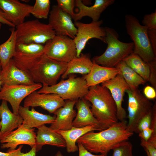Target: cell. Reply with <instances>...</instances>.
<instances>
[{"instance_id": "obj_14", "label": "cell", "mask_w": 156, "mask_h": 156, "mask_svg": "<svg viewBox=\"0 0 156 156\" xmlns=\"http://www.w3.org/2000/svg\"><path fill=\"white\" fill-rule=\"evenodd\" d=\"M36 134L35 129H27L22 124L0 140L2 148H9L8 151L15 149L21 144L29 145L32 148L36 145Z\"/></svg>"}, {"instance_id": "obj_40", "label": "cell", "mask_w": 156, "mask_h": 156, "mask_svg": "<svg viewBox=\"0 0 156 156\" xmlns=\"http://www.w3.org/2000/svg\"><path fill=\"white\" fill-rule=\"evenodd\" d=\"M153 131L150 128L146 129L138 133V136L140 138L141 140L147 142L151 138Z\"/></svg>"}, {"instance_id": "obj_15", "label": "cell", "mask_w": 156, "mask_h": 156, "mask_svg": "<svg viewBox=\"0 0 156 156\" xmlns=\"http://www.w3.org/2000/svg\"><path fill=\"white\" fill-rule=\"evenodd\" d=\"M101 86L107 88L109 91L117 107V118L120 121L125 120L127 113L122 107L123 97L126 90L129 88L120 74L114 78L101 83Z\"/></svg>"}, {"instance_id": "obj_39", "label": "cell", "mask_w": 156, "mask_h": 156, "mask_svg": "<svg viewBox=\"0 0 156 156\" xmlns=\"http://www.w3.org/2000/svg\"><path fill=\"white\" fill-rule=\"evenodd\" d=\"M148 34L152 49L156 56V30H148Z\"/></svg>"}, {"instance_id": "obj_42", "label": "cell", "mask_w": 156, "mask_h": 156, "mask_svg": "<svg viewBox=\"0 0 156 156\" xmlns=\"http://www.w3.org/2000/svg\"><path fill=\"white\" fill-rule=\"evenodd\" d=\"M0 23L12 27H15L14 25L9 21L5 14L0 8Z\"/></svg>"}, {"instance_id": "obj_34", "label": "cell", "mask_w": 156, "mask_h": 156, "mask_svg": "<svg viewBox=\"0 0 156 156\" xmlns=\"http://www.w3.org/2000/svg\"><path fill=\"white\" fill-rule=\"evenodd\" d=\"M143 25L146 26L148 30H156V11L150 14H145L142 22Z\"/></svg>"}, {"instance_id": "obj_3", "label": "cell", "mask_w": 156, "mask_h": 156, "mask_svg": "<svg viewBox=\"0 0 156 156\" xmlns=\"http://www.w3.org/2000/svg\"><path fill=\"white\" fill-rule=\"evenodd\" d=\"M84 98L91 103V112L103 130L118 122L116 103L107 88L99 84L90 87Z\"/></svg>"}, {"instance_id": "obj_13", "label": "cell", "mask_w": 156, "mask_h": 156, "mask_svg": "<svg viewBox=\"0 0 156 156\" xmlns=\"http://www.w3.org/2000/svg\"><path fill=\"white\" fill-rule=\"evenodd\" d=\"M65 101L58 95L53 93H39L36 91L30 94L25 99L23 107H40L50 113H54L63 107Z\"/></svg>"}, {"instance_id": "obj_1", "label": "cell", "mask_w": 156, "mask_h": 156, "mask_svg": "<svg viewBox=\"0 0 156 156\" xmlns=\"http://www.w3.org/2000/svg\"><path fill=\"white\" fill-rule=\"evenodd\" d=\"M12 59L15 65L25 72L35 83L48 86L57 83L66 70L68 65L51 59L44 53L30 55L16 51Z\"/></svg>"}, {"instance_id": "obj_26", "label": "cell", "mask_w": 156, "mask_h": 156, "mask_svg": "<svg viewBox=\"0 0 156 156\" xmlns=\"http://www.w3.org/2000/svg\"><path fill=\"white\" fill-rule=\"evenodd\" d=\"M67 64L66 70L61 76L63 79L75 73L87 75L90 71L93 65L90 55L88 53H81L79 57H75Z\"/></svg>"}, {"instance_id": "obj_38", "label": "cell", "mask_w": 156, "mask_h": 156, "mask_svg": "<svg viewBox=\"0 0 156 156\" xmlns=\"http://www.w3.org/2000/svg\"><path fill=\"white\" fill-rule=\"evenodd\" d=\"M155 90L152 86H147L143 89L144 95L149 100L154 99L156 97Z\"/></svg>"}, {"instance_id": "obj_43", "label": "cell", "mask_w": 156, "mask_h": 156, "mask_svg": "<svg viewBox=\"0 0 156 156\" xmlns=\"http://www.w3.org/2000/svg\"><path fill=\"white\" fill-rule=\"evenodd\" d=\"M23 146L21 145L17 149L8 151L6 153L0 151V156H16L18 152L21 150Z\"/></svg>"}, {"instance_id": "obj_21", "label": "cell", "mask_w": 156, "mask_h": 156, "mask_svg": "<svg viewBox=\"0 0 156 156\" xmlns=\"http://www.w3.org/2000/svg\"><path fill=\"white\" fill-rule=\"evenodd\" d=\"M75 105L77 112L73 121V127L80 128L94 125L103 130L91 112L90 102L83 98L77 100Z\"/></svg>"}, {"instance_id": "obj_8", "label": "cell", "mask_w": 156, "mask_h": 156, "mask_svg": "<svg viewBox=\"0 0 156 156\" xmlns=\"http://www.w3.org/2000/svg\"><path fill=\"white\" fill-rule=\"evenodd\" d=\"M126 92L128 95L129 120L127 129L129 132L135 133L139 122L152 110L153 105L138 89L134 90L128 89Z\"/></svg>"}, {"instance_id": "obj_46", "label": "cell", "mask_w": 156, "mask_h": 156, "mask_svg": "<svg viewBox=\"0 0 156 156\" xmlns=\"http://www.w3.org/2000/svg\"><path fill=\"white\" fill-rule=\"evenodd\" d=\"M1 68L0 67V89L1 88V86H2V83L1 80V76H0V72L1 70Z\"/></svg>"}, {"instance_id": "obj_12", "label": "cell", "mask_w": 156, "mask_h": 156, "mask_svg": "<svg viewBox=\"0 0 156 156\" xmlns=\"http://www.w3.org/2000/svg\"><path fill=\"white\" fill-rule=\"evenodd\" d=\"M49 17V24L56 35L66 36L73 39L74 38L77 29L70 16L62 11L57 5H54Z\"/></svg>"}, {"instance_id": "obj_4", "label": "cell", "mask_w": 156, "mask_h": 156, "mask_svg": "<svg viewBox=\"0 0 156 156\" xmlns=\"http://www.w3.org/2000/svg\"><path fill=\"white\" fill-rule=\"evenodd\" d=\"M104 28L105 43L107 44V48L102 55L94 57L92 61L102 66L114 67L133 52L134 44L133 42L120 41L118 33L114 29L108 27Z\"/></svg>"}, {"instance_id": "obj_6", "label": "cell", "mask_w": 156, "mask_h": 156, "mask_svg": "<svg viewBox=\"0 0 156 156\" xmlns=\"http://www.w3.org/2000/svg\"><path fill=\"white\" fill-rule=\"evenodd\" d=\"M16 43L45 44L56 36L51 25L38 20L24 21L16 26Z\"/></svg>"}, {"instance_id": "obj_41", "label": "cell", "mask_w": 156, "mask_h": 156, "mask_svg": "<svg viewBox=\"0 0 156 156\" xmlns=\"http://www.w3.org/2000/svg\"><path fill=\"white\" fill-rule=\"evenodd\" d=\"M77 146L79 151V156H105L104 155H94L92 154L86 149L80 143H77Z\"/></svg>"}, {"instance_id": "obj_22", "label": "cell", "mask_w": 156, "mask_h": 156, "mask_svg": "<svg viewBox=\"0 0 156 156\" xmlns=\"http://www.w3.org/2000/svg\"><path fill=\"white\" fill-rule=\"evenodd\" d=\"M92 62L93 65L90 71L83 76L89 88L111 79L120 73L119 70L115 67L103 66Z\"/></svg>"}, {"instance_id": "obj_33", "label": "cell", "mask_w": 156, "mask_h": 156, "mask_svg": "<svg viewBox=\"0 0 156 156\" xmlns=\"http://www.w3.org/2000/svg\"><path fill=\"white\" fill-rule=\"evenodd\" d=\"M57 5L59 8L73 18L75 13L74 12L75 0H57Z\"/></svg>"}, {"instance_id": "obj_28", "label": "cell", "mask_w": 156, "mask_h": 156, "mask_svg": "<svg viewBox=\"0 0 156 156\" xmlns=\"http://www.w3.org/2000/svg\"><path fill=\"white\" fill-rule=\"evenodd\" d=\"M10 35L8 39L0 45V61L1 68L12 58L16 51V31L14 27L10 29Z\"/></svg>"}, {"instance_id": "obj_5", "label": "cell", "mask_w": 156, "mask_h": 156, "mask_svg": "<svg viewBox=\"0 0 156 156\" xmlns=\"http://www.w3.org/2000/svg\"><path fill=\"white\" fill-rule=\"evenodd\" d=\"M125 20L127 33L134 44L133 52L147 63L156 61V56L149 41L147 28L141 25L138 18L132 15L126 14Z\"/></svg>"}, {"instance_id": "obj_7", "label": "cell", "mask_w": 156, "mask_h": 156, "mask_svg": "<svg viewBox=\"0 0 156 156\" xmlns=\"http://www.w3.org/2000/svg\"><path fill=\"white\" fill-rule=\"evenodd\" d=\"M88 90L83 76L76 77L71 74L67 79H62L54 85H42L37 92L39 93L56 94L64 100L77 101L84 98Z\"/></svg>"}, {"instance_id": "obj_20", "label": "cell", "mask_w": 156, "mask_h": 156, "mask_svg": "<svg viewBox=\"0 0 156 156\" xmlns=\"http://www.w3.org/2000/svg\"><path fill=\"white\" fill-rule=\"evenodd\" d=\"M18 114L22 118L23 126L27 129L37 128L47 124L53 123L56 116L43 114L36 111L34 107L29 110V107L20 106L18 112Z\"/></svg>"}, {"instance_id": "obj_25", "label": "cell", "mask_w": 156, "mask_h": 156, "mask_svg": "<svg viewBox=\"0 0 156 156\" xmlns=\"http://www.w3.org/2000/svg\"><path fill=\"white\" fill-rule=\"evenodd\" d=\"M103 130L101 128L95 126L89 125L80 128L73 127L69 130H59L56 131L60 134L64 140L67 152L71 153L75 152L78 150V146L76 145V143L80 137L90 131Z\"/></svg>"}, {"instance_id": "obj_18", "label": "cell", "mask_w": 156, "mask_h": 156, "mask_svg": "<svg viewBox=\"0 0 156 156\" xmlns=\"http://www.w3.org/2000/svg\"><path fill=\"white\" fill-rule=\"evenodd\" d=\"M0 76L2 86L21 84L31 85L36 83L25 72L15 65L12 59L1 68Z\"/></svg>"}, {"instance_id": "obj_32", "label": "cell", "mask_w": 156, "mask_h": 156, "mask_svg": "<svg viewBox=\"0 0 156 156\" xmlns=\"http://www.w3.org/2000/svg\"><path fill=\"white\" fill-rule=\"evenodd\" d=\"M112 150L113 154L112 156H133V145L128 140L118 143Z\"/></svg>"}, {"instance_id": "obj_36", "label": "cell", "mask_w": 156, "mask_h": 156, "mask_svg": "<svg viewBox=\"0 0 156 156\" xmlns=\"http://www.w3.org/2000/svg\"><path fill=\"white\" fill-rule=\"evenodd\" d=\"M150 65V72L149 81L152 86L156 89V61L148 63Z\"/></svg>"}, {"instance_id": "obj_29", "label": "cell", "mask_w": 156, "mask_h": 156, "mask_svg": "<svg viewBox=\"0 0 156 156\" xmlns=\"http://www.w3.org/2000/svg\"><path fill=\"white\" fill-rule=\"evenodd\" d=\"M122 60L146 81H149L150 65L133 52Z\"/></svg>"}, {"instance_id": "obj_31", "label": "cell", "mask_w": 156, "mask_h": 156, "mask_svg": "<svg viewBox=\"0 0 156 156\" xmlns=\"http://www.w3.org/2000/svg\"><path fill=\"white\" fill-rule=\"evenodd\" d=\"M44 45L36 43H16V51L23 53L36 55L44 53Z\"/></svg>"}, {"instance_id": "obj_48", "label": "cell", "mask_w": 156, "mask_h": 156, "mask_svg": "<svg viewBox=\"0 0 156 156\" xmlns=\"http://www.w3.org/2000/svg\"><path fill=\"white\" fill-rule=\"evenodd\" d=\"M1 23H0V30L1 28Z\"/></svg>"}, {"instance_id": "obj_16", "label": "cell", "mask_w": 156, "mask_h": 156, "mask_svg": "<svg viewBox=\"0 0 156 156\" xmlns=\"http://www.w3.org/2000/svg\"><path fill=\"white\" fill-rule=\"evenodd\" d=\"M0 8L9 21L16 27L24 22L25 18L30 16L33 6L18 0H0Z\"/></svg>"}, {"instance_id": "obj_49", "label": "cell", "mask_w": 156, "mask_h": 156, "mask_svg": "<svg viewBox=\"0 0 156 156\" xmlns=\"http://www.w3.org/2000/svg\"><path fill=\"white\" fill-rule=\"evenodd\" d=\"M0 67H1V64L0 61Z\"/></svg>"}, {"instance_id": "obj_44", "label": "cell", "mask_w": 156, "mask_h": 156, "mask_svg": "<svg viewBox=\"0 0 156 156\" xmlns=\"http://www.w3.org/2000/svg\"><path fill=\"white\" fill-rule=\"evenodd\" d=\"M36 148L35 145L27 153H24L21 152V150L20 151L16 156H36Z\"/></svg>"}, {"instance_id": "obj_45", "label": "cell", "mask_w": 156, "mask_h": 156, "mask_svg": "<svg viewBox=\"0 0 156 156\" xmlns=\"http://www.w3.org/2000/svg\"><path fill=\"white\" fill-rule=\"evenodd\" d=\"M55 156H63V155L60 151H58L57 152Z\"/></svg>"}, {"instance_id": "obj_11", "label": "cell", "mask_w": 156, "mask_h": 156, "mask_svg": "<svg viewBox=\"0 0 156 156\" xmlns=\"http://www.w3.org/2000/svg\"><path fill=\"white\" fill-rule=\"evenodd\" d=\"M42 86L40 83L3 86L0 89V100L8 102L12 107L13 112L18 114V110L23 100L32 92L39 90Z\"/></svg>"}, {"instance_id": "obj_23", "label": "cell", "mask_w": 156, "mask_h": 156, "mask_svg": "<svg viewBox=\"0 0 156 156\" xmlns=\"http://www.w3.org/2000/svg\"><path fill=\"white\" fill-rule=\"evenodd\" d=\"M0 116L1 119L0 140L21 125L23 120L18 114H15L10 110L7 102L4 100H2L0 105Z\"/></svg>"}, {"instance_id": "obj_17", "label": "cell", "mask_w": 156, "mask_h": 156, "mask_svg": "<svg viewBox=\"0 0 156 156\" xmlns=\"http://www.w3.org/2000/svg\"><path fill=\"white\" fill-rule=\"evenodd\" d=\"M77 101L67 100L64 106L53 113L56 116L54 121L51 124L49 127L55 131L67 130L73 127V119L77 113L74 107Z\"/></svg>"}, {"instance_id": "obj_24", "label": "cell", "mask_w": 156, "mask_h": 156, "mask_svg": "<svg viewBox=\"0 0 156 156\" xmlns=\"http://www.w3.org/2000/svg\"><path fill=\"white\" fill-rule=\"evenodd\" d=\"M36 139V152L44 145L48 144L61 148L66 147L65 141L62 136L56 131L45 125L37 128Z\"/></svg>"}, {"instance_id": "obj_19", "label": "cell", "mask_w": 156, "mask_h": 156, "mask_svg": "<svg viewBox=\"0 0 156 156\" xmlns=\"http://www.w3.org/2000/svg\"><path fill=\"white\" fill-rule=\"evenodd\" d=\"M114 0H95L93 5L89 7L81 0H75V5L79 9L78 12L75 13L73 19L79 21L84 16L90 18L92 21L99 20L101 13L109 5L113 4Z\"/></svg>"}, {"instance_id": "obj_37", "label": "cell", "mask_w": 156, "mask_h": 156, "mask_svg": "<svg viewBox=\"0 0 156 156\" xmlns=\"http://www.w3.org/2000/svg\"><path fill=\"white\" fill-rule=\"evenodd\" d=\"M140 145L144 148L147 156H156V146L142 140H141Z\"/></svg>"}, {"instance_id": "obj_27", "label": "cell", "mask_w": 156, "mask_h": 156, "mask_svg": "<svg viewBox=\"0 0 156 156\" xmlns=\"http://www.w3.org/2000/svg\"><path fill=\"white\" fill-rule=\"evenodd\" d=\"M118 68L120 74L132 90L138 89L139 86L144 84L146 81L136 73L123 60L115 67Z\"/></svg>"}, {"instance_id": "obj_9", "label": "cell", "mask_w": 156, "mask_h": 156, "mask_svg": "<svg viewBox=\"0 0 156 156\" xmlns=\"http://www.w3.org/2000/svg\"><path fill=\"white\" fill-rule=\"evenodd\" d=\"M44 53L57 61L68 63L76 57L77 51L73 39L66 36L56 35L46 42Z\"/></svg>"}, {"instance_id": "obj_30", "label": "cell", "mask_w": 156, "mask_h": 156, "mask_svg": "<svg viewBox=\"0 0 156 156\" xmlns=\"http://www.w3.org/2000/svg\"><path fill=\"white\" fill-rule=\"evenodd\" d=\"M50 5L49 0H36L31 14L37 18L47 19L49 15Z\"/></svg>"}, {"instance_id": "obj_47", "label": "cell", "mask_w": 156, "mask_h": 156, "mask_svg": "<svg viewBox=\"0 0 156 156\" xmlns=\"http://www.w3.org/2000/svg\"><path fill=\"white\" fill-rule=\"evenodd\" d=\"M1 119V118L0 116V120ZM1 121H0V129H1Z\"/></svg>"}, {"instance_id": "obj_10", "label": "cell", "mask_w": 156, "mask_h": 156, "mask_svg": "<svg viewBox=\"0 0 156 156\" xmlns=\"http://www.w3.org/2000/svg\"><path fill=\"white\" fill-rule=\"evenodd\" d=\"M102 20L92 21L89 23L75 21L74 24L77 28L76 36L73 39L75 44L77 57H79L82 51L88 41L92 38H96L105 43L106 32L105 28L102 27Z\"/></svg>"}, {"instance_id": "obj_35", "label": "cell", "mask_w": 156, "mask_h": 156, "mask_svg": "<svg viewBox=\"0 0 156 156\" xmlns=\"http://www.w3.org/2000/svg\"><path fill=\"white\" fill-rule=\"evenodd\" d=\"M152 110L140 121L138 124L135 133H138L142 131L150 128L152 120Z\"/></svg>"}, {"instance_id": "obj_2", "label": "cell", "mask_w": 156, "mask_h": 156, "mask_svg": "<svg viewBox=\"0 0 156 156\" xmlns=\"http://www.w3.org/2000/svg\"><path fill=\"white\" fill-rule=\"evenodd\" d=\"M127 123L125 119L100 132H88L80 137L76 143H81L90 153H100L107 156L116 145L128 140L133 135V133L127 129Z\"/></svg>"}]
</instances>
